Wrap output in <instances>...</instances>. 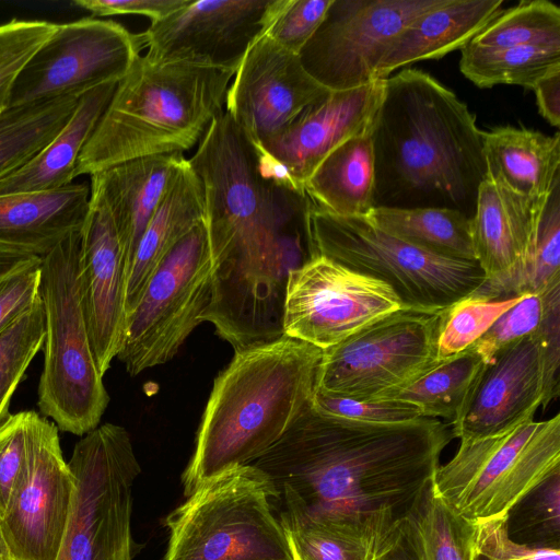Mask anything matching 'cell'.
<instances>
[{
    "label": "cell",
    "mask_w": 560,
    "mask_h": 560,
    "mask_svg": "<svg viewBox=\"0 0 560 560\" xmlns=\"http://www.w3.org/2000/svg\"><path fill=\"white\" fill-rule=\"evenodd\" d=\"M81 96L8 106L0 112V178L30 162L59 133Z\"/></svg>",
    "instance_id": "obj_32"
},
{
    "label": "cell",
    "mask_w": 560,
    "mask_h": 560,
    "mask_svg": "<svg viewBox=\"0 0 560 560\" xmlns=\"http://www.w3.org/2000/svg\"><path fill=\"white\" fill-rule=\"evenodd\" d=\"M164 520V560H292L278 492L256 466L213 475Z\"/></svg>",
    "instance_id": "obj_6"
},
{
    "label": "cell",
    "mask_w": 560,
    "mask_h": 560,
    "mask_svg": "<svg viewBox=\"0 0 560 560\" xmlns=\"http://www.w3.org/2000/svg\"><path fill=\"white\" fill-rule=\"evenodd\" d=\"M142 47L140 34L112 20L84 18L58 24L18 74L9 106L81 96L118 83Z\"/></svg>",
    "instance_id": "obj_13"
},
{
    "label": "cell",
    "mask_w": 560,
    "mask_h": 560,
    "mask_svg": "<svg viewBox=\"0 0 560 560\" xmlns=\"http://www.w3.org/2000/svg\"><path fill=\"white\" fill-rule=\"evenodd\" d=\"M476 553L486 560H560V549L534 547L513 540L505 518L476 522Z\"/></svg>",
    "instance_id": "obj_45"
},
{
    "label": "cell",
    "mask_w": 560,
    "mask_h": 560,
    "mask_svg": "<svg viewBox=\"0 0 560 560\" xmlns=\"http://www.w3.org/2000/svg\"><path fill=\"white\" fill-rule=\"evenodd\" d=\"M212 258L205 221L165 255L126 317L117 358L135 376L170 361L202 323L211 299Z\"/></svg>",
    "instance_id": "obj_11"
},
{
    "label": "cell",
    "mask_w": 560,
    "mask_h": 560,
    "mask_svg": "<svg viewBox=\"0 0 560 560\" xmlns=\"http://www.w3.org/2000/svg\"><path fill=\"white\" fill-rule=\"evenodd\" d=\"M289 0H189L141 33L147 57L235 73Z\"/></svg>",
    "instance_id": "obj_17"
},
{
    "label": "cell",
    "mask_w": 560,
    "mask_h": 560,
    "mask_svg": "<svg viewBox=\"0 0 560 560\" xmlns=\"http://www.w3.org/2000/svg\"><path fill=\"white\" fill-rule=\"evenodd\" d=\"M548 291L524 296L500 315L469 347L475 349L486 362L502 347L535 332L546 312Z\"/></svg>",
    "instance_id": "obj_41"
},
{
    "label": "cell",
    "mask_w": 560,
    "mask_h": 560,
    "mask_svg": "<svg viewBox=\"0 0 560 560\" xmlns=\"http://www.w3.org/2000/svg\"><path fill=\"white\" fill-rule=\"evenodd\" d=\"M45 310L40 298L0 334V427L10 417L11 397L36 353L44 347Z\"/></svg>",
    "instance_id": "obj_36"
},
{
    "label": "cell",
    "mask_w": 560,
    "mask_h": 560,
    "mask_svg": "<svg viewBox=\"0 0 560 560\" xmlns=\"http://www.w3.org/2000/svg\"><path fill=\"white\" fill-rule=\"evenodd\" d=\"M452 439L440 419L368 423L322 413L310 401L252 465L278 492L282 523L358 541L380 560H413L407 521Z\"/></svg>",
    "instance_id": "obj_1"
},
{
    "label": "cell",
    "mask_w": 560,
    "mask_h": 560,
    "mask_svg": "<svg viewBox=\"0 0 560 560\" xmlns=\"http://www.w3.org/2000/svg\"><path fill=\"white\" fill-rule=\"evenodd\" d=\"M560 472V415L529 418L489 438L462 441L439 465L434 492L457 514L472 521L505 518L525 497Z\"/></svg>",
    "instance_id": "obj_9"
},
{
    "label": "cell",
    "mask_w": 560,
    "mask_h": 560,
    "mask_svg": "<svg viewBox=\"0 0 560 560\" xmlns=\"http://www.w3.org/2000/svg\"><path fill=\"white\" fill-rule=\"evenodd\" d=\"M189 0H75L73 4L92 13L94 16L118 14H139L147 16L151 23L158 22Z\"/></svg>",
    "instance_id": "obj_49"
},
{
    "label": "cell",
    "mask_w": 560,
    "mask_h": 560,
    "mask_svg": "<svg viewBox=\"0 0 560 560\" xmlns=\"http://www.w3.org/2000/svg\"><path fill=\"white\" fill-rule=\"evenodd\" d=\"M524 296L505 300H485L468 295L444 311L438 339V360L455 355L478 338Z\"/></svg>",
    "instance_id": "obj_39"
},
{
    "label": "cell",
    "mask_w": 560,
    "mask_h": 560,
    "mask_svg": "<svg viewBox=\"0 0 560 560\" xmlns=\"http://www.w3.org/2000/svg\"><path fill=\"white\" fill-rule=\"evenodd\" d=\"M384 81L331 92L259 148L268 167L298 188L339 144L372 128Z\"/></svg>",
    "instance_id": "obj_21"
},
{
    "label": "cell",
    "mask_w": 560,
    "mask_h": 560,
    "mask_svg": "<svg viewBox=\"0 0 560 560\" xmlns=\"http://www.w3.org/2000/svg\"><path fill=\"white\" fill-rule=\"evenodd\" d=\"M560 66V44L508 48H462L460 72L479 88L515 84L530 89Z\"/></svg>",
    "instance_id": "obj_34"
},
{
    "label": "cell",
    "mask_w": 560,
    "mask_h": 560,
    "mask_svg": "<svg viewBox=\"0 0 560 560\" xmlns=\"http://www.w3.org/2000/svg\"><path fill=\"white\" fill-rule=\"evenodd\" d=\"M560 283V184L544 206L535 244L522 272L508 285L501 300L541 294Z\"/></svg>",
    "instance_id": "obj_37"
},
{
    "label": "cell",
    "mask_w": 560,
    "mask_h": 560,
    "mask_svg": "<svg viewBox=\"0 0 560 560\" xmlns=\"http://www.w3.org/2000/svg\"><path fill=\"white\" fill-rule=\"evenodd\" d=\"M547 198H529L488 178L482 180L470 229L475 258L486 281L470 295L502 299L529 259Z\"/></svg>",
    "instance_id": "obj_22"
},
{
    "label": "cell",
    "mask_w": 560,
    "mask_h": 560,
    "mask_svg": "<svg viewBox=\"0 0 560 560\" xmlns=\"http://www.w3.org/2000/svg\"><path fill=\"white\" fill-rule=\"evenodd\" d=\"M40 258L27 250L0 244V281Z\"/></svg>",
    "instance_id": "obj_51"
},
{
    "label": "cell",
    "mask_w": 560,
    "mask_h": 560,
    "mask_svg": "<svg viewBox=\"0 0 560 560\" xmlns=\"http://www.w3.org/2000/svg\"><path fill=\"white\" fill-rule=\"evenodd\" d=\"M81 232L42 257L39 282L46 336L38 406L59 429L74 435L95 429L109 402L80 303Z\"/></svg>",
    "instance_id": "obj_7"
},
{
    "label": "cell",
    "mask_w": 560,
    "mask_h": 560,
    "mask_svg": "<svg viewBox=\"0 0 560 560\" xmlns=\"http://www.w3.org/2000/svg\"><path fill=\"white\" fill-rule=\"evenodd\" d=\"M400 308L383 281L316 256L288 276L282 334L324 350Z\"/></svg>",
    "instance_id": "obj_15"
},
{
    "label": "cell",
    "mask_w": 560,
    "mask_h": 560,
    "mask_svg": "<svg viewBox=\"0 0 560 560\" xmlns=\"http://www.w3.org/2000/svg\"><path fill=\"white\" fill-rule=\"evenodd\" d=\"M545 349L539 329L499 349L486 361L457 416L453 438L501 434L545 405Z\"/></svg>",
    "instance_id": "obj_19"
},
{
    "label": "cell",
    "mask_w": 560,
    "mask_h": 560,
    "mask_svg": "<svg viewBox=\"0 0 560 560\" xmlns=\"http://www.w3.org/2000/svg\"><path fill=\"white\" fill-rule=\"evenodd\" d=\"M90 188V209L81 232L79 293L91 349L104 375L124 341L127 260L100 188L92 183Z\"/></svg>",
    "instance_id": "obj_20"
},
{
    "label": "cell",
    "mask_w": 560,
    "mask_h": 560,
    "mask_svg": "<svg viewBox=\"0 0 560 560\" xmlns=\"http://www.w3.org/2000/svg\"><path fill=\"white\" fill-rule=\"evenodd\" d=\"M0 560H10V556H9V552H8V549H7V546L4 544L1 533H0Z\"/></svg>",
    "instance_id": "obj_52"
},
{
    "label": "cell",
    "mask_w": 560,
    "mask_h": 560,
    "mask_svg": "<svg viewBox=\"0 0 560 560\" xmlns=\"http://www.w3.org/2000/svg\"><path fill=\"white\" fill-rule=\"evenodd\" d=\"M288 542H289V547H290V551H291V556H292V560H300L295 549L293 548V546L291 545V542L289 541L288 539Z\"/></svg>",
    "instance_id": "obj_53"
},
{
    "label": "cell",
    "mask_w": 560,
    "mask_h": 560,
    "mask_svg": "<svg viewBox=\"0 0 560 560\" xmlns=\"http://www.w3.org/2000/svg\"><path fill=\"white\" fill-rule=\"evenodd\" d=\"M506 526L517 542L560 549V472L517 503L508 514Z\"/></svg>",
    "instance_id": "obj_38"
},
{
    "label": "cell",
    "mask_w": 560,
    "mask_h": 560,
    "mask_svg": "<svg viewBox=\"0 0 560 560\" xmlns=\"http://www.w3.org/2000/svg\"><path fill=\"white\" fill-rule=\"evenodd\" d=\"M188 163L202 187L212 258L202 320L235 348L280 338L288 276L312 258L313 201L268 167L226 112Z\"/></svg>",
    "instance_id": "obj_2"
},
{
    "label": "cell",
    "mask_w": 560,
    "mask_h": 560,
    "mask_svg": "<svg viewBox=\"0 0 560 560\" xmlns=\"http://www.w3.org/2000/svg\"><path fill=\"white\" fill-rule=\"evenodd\" d=\"M27 411L10 415L0 427V518L19 483L26 460Z\"/></svg>",
    "instance_id": "obj_46"
},
{
    "label": "cell",
    "mask_w": 560,
    "mask_h": 560,
    "mask_svg": "<svg viewBox=\"0 0 560 560\" xmlns=\"http://www.w3.org/2000/svg\"><path fill=\"white\" fill-rule=\"evenodd\" d=\"M483 363V358L468 347L455 355L438 360L411 382L377 400L411 404L423 417L442 418L451 425Z\"/></svg>",
    "instance_id": "obj_31"
},
{
    "label": "cell",
    "mask_w": 560,
    "mask_h": 560,
    "mask_svg": "<svg viewBox=\"0 0 560 560\" xmlns=\"http://www.w3.org/2000/svg\"><path fill=\"white\" fill-rule=\"evenodd\" d=\"M446 0H332L299 57L331 92L375 82L378 63L394 39L418 16Z\"/></svg>",
    "instance_id": "obj_14"
},
{
    "label": "cell",
    "mask_w": 560,
    "mask_h": 560,
    "mask_svg": "<svg viewBox=\"0 0 560 560\" xmlns=\"http://www.w3.org/2000/svg\"><path fill=\"white\" fill-rule=\"evenodd\" d=\"M476 522L453 511L433 490L423 492L406 526L413 560H475Z\"/></svg>",
    "instance_id": "obj_33"
},
{
    "label": "cell",
    "mask_w": 560,
    "mask_h": 560,
    "mask_svg": "<svg viewBox=\"0 0 560 560\" xmlns=\"http://www.w3.org/2000/svg\"><path fill=\"white\" fill-rule=\"evenodd\" d=\"M322 349L282 336L235 351L215 377L182 474L187 497L205 479L259 458L308 406Z\"/></svg>",
    "instance_id": "obj_4"
},
{
    "label": "cell",
    "mask_w": 560,
    "mask_h": 560,
    "mask_svg": "<svg viewBox=\"0 0 560 560\" xmlns=\"http://www.w3.org/2000/svg\"><path fill=\"white\" fill-rule=\"evenodd\" d=\"M545 349V407L559 396L560 284L548 292L544 318L538 327Z\"/></svg>",
    "instance_id": "obj_48"
},
{
    "label": "cell",
    "mask_w": 560,
    "mask_h": 560,
    "mask_svg": "<svg viewBox=\"0 0 560 560\" xmlns=\"http://www.w3.org/2000/svg\"><path fill=\"white\" fill-rule=\"evenodd\" d=\"M40 264L42 258L0 281V334L38 299Z\"/></svg>",
    "instance_id": "obj_47"
},
{
    "label": "cell",
    "mask_w": 560,
    "mask_h": 560,
    "mask_svg": "<svg viewBox=\"0 0 560 560\" xmlns=\"http://www.w3.org/2000/svg\"><path fill=\"white\" fill-rule=\"evenodd\" d=\"M332 0H289L265 33L284 49L299 55L323 22Z\"/></svg>",
    "instance_id": "obj_44"
},
{
    "label": "cell",
    "mask_w": 560,
    "mask_h": 560,
    "mask_svg": "<svg viewBox=\"0 0 560 560\" xmlns=\"http://www.w3.org/2000/svg\"><path fill=\"white\" fill-rule=\"evenodd\" d=\"M487 177L520 195L546 199L560 184V135L512 126L482 133Z\"/></svg>",
    "instance_id": "obj_26"
},
{
    "label": "cell",
    "mask_w": 560,
    "mask_h": 560,
    "mask_svg": "<svg viewBox=\"0 0 560 560\" xmlns=\"http://www.w3.org/2000/svg\"><path fill=\"white\" fill-rule=\"evenodd\" d=\"M74 494L58 560H135L132 489L141 472L128 431L105 423L74 445Z\"/></svg>",
    "instance_id": "obj_10"
},
{
    "label": "cell",
    "mask_w": 560,
    "mask_h": 560,
    "mask_svg": "<svg viewBox=\"0 0 560 560\" xmlns=\"http://www.w3.org/2000/svg\"><path fill=\"white\" fill-rule=\"evenodd\" d=\"M444 311L404 307L322 350L315 389L330 396L377 400L405 386L438 361Z\"/></svg>",
    "instance_id": "obj_12"
},
{
    "label": "cell",
    "mask_w": 560,
    "mask_h": 560,
    "mask_svg": "<svg viewBox=\"0 0 560 560\" xmlns=\"http://www.w3.org/2000/svg\"><path fill=\"white\" fill-rule=\"evenodd\" d=\"M560 44V8L547 0H524L502 12L467 45L508 48Z\"/></svg>",
    "instance_id": "obj_35"
},
{
    "label": "cell",
    "mask_w": 560,
    "mask_h": 560,
    "mask_svg": "<svg viewBox=\"0 0 560 560\" xmlns=\"http://www.w3.org/2000/svg\"><path fill=\"white\" fill-rule=\"evenodd\" d=\"M117 83L83 94L59 133L30 162L0 178V196L58 189L72 184L79 158L102 118Z\"/></svg>",
    "instance_id": "obj_28"
},
{
    "label": "cell",
    "mask_w": 560,
    "mask_h": 560,
    "mask_svg": "<svg viewBox=\"0 0 560 560\" xmlns=\"http://www.w3.org/2000/svg\"><path fill=\"white\" fill-rule=\"evenodd\" d=\"M540 115L555 127L560 126V66L549 70L532 88Z\"/></svg>",
    "instance_id": "obj_50"
},
{
    "label": "cell",
    "mask_w": 560,
    "mask_h": 560,
    "mask_svg": "<svg viewBox=\"0 0 560 560\" xmlns=\"http://www.w3.org/2000/svg\"><path fill=\"white\" fill-rule=\"evenodd\" d=\"M312 258L322 256L386 283L406 308L440 312L474 293L486 276L477 261L442 257L372 224L313 205Z\"/></svg>",
    "instance_id": "obj_8"
},
{
    "label": "cell",
    "mask_w": 560,
    "mask_h": 560,
    "mask_svg": "<svg viewBox=\"0 0 560 560\" xmlns=\"http://www.w3.org/2000/svg\"><path fill=\"white\" fill-rule=\"evenodd\" d=\"M313 203L340 217H365L374 206L371 129L335 148L304 184Z\"/></svg>",
    "instance_id": "obj_29"
},
{
    "label": "cell",
    "mask_w": 560,
    "mask_h": 560,
    "mask_svg": "<svg viewBox=\"0 0 560 560\" xmlns=\"http://www.w3.org/2000/svg\"><path fill=\"white\" fill-rule=\"evenodd\" d=\"M475 560H486V559H483L482 557H480V556H478V555H477V556H476V558H475Z\"/></svg>",
    "instance_id": "obj_54"
},
{
    "label": "cell",
    "mask_w": 560,
    "mask_h": 560,
    "mask_svg": "<svg viewBox=\"0 0 560 560\" xmlns=\"http://www.w3.org/2000/svg\"><path fill=\"white\" fill-rule=\"evenodd\" d=\"M311 405L317 411L347 420L397 424L422 418L413 405L399 400H355L324 394L314 388Z\"/></svg>",
    "instance_id": "obj_42"
},
{
    "label": "cell",
    "mask_w": 560,
    "mask_h": 560,
    "mask_svg": "<svg viewBox=\"0 0 560 560\" xmlns=\"http://www.w3.org/2000/svg\"><path fill=\"white\" fill-rule=\"evenodd\" d=\"M232 75L139 56L117 83L79 158L75 177L139 158L191 149L223 113Z\"/></svg>",
    "instance_id": "obj_5"
},
{
    "label": "cell",
    "mask_w": 560,
    "mask_h": 560,
    "mask_svg": "<svg viewBox=\"0 0 560 560\" xmlns=\"http://www.w3.org/2000/svg\"><path fill=\"white\" fill-rule=\"evenodd\" d=\"M88 184L0 196V244L48 254L73 233L81 232L90 209Z\"/></svg>",
    "instance_id": "obj_23"
},
{
    "label": "cell",
    "mask_w": 560,
    "mask_h": 560,
    "mask_svg": "<svg viewBox=\"0 0 560 560\" xmlns=\"http://www.w3.org/2000/svg\"><path fill=\"white\" fill-rule=\"evenodd\" d=\"M73 494L74 477L62 455L58 427L27 411L25 465L0 518L10 560H58Z\"/></svg>",
    "instance_id": "obj_16"
},
{
    "label": "cell",
    "mask_w": 560,
    "mask_h": 560,
    "mask_svg": "<svg viewBox=\"0 0 560 560\" xmlns=\"http://www.w3.org/2000/svg\"><path fill=\"white\" fill-rule=\"evenodd\" d=\"M58 24L12 20L0 25V112L9 106L13 83Z\"/></svg>",
    "instance_id": "obj_40"
},
{
    "label": "cell",
    "mask_w": 560,
    "mask_h": 560,
    "mask_svg": "<svg viewBox=\"0 0 560 560\" xmlns=\"http://www.w3.org/2000/svg\"><path fill=\"white\" fill-rule=\"evenodd\" d=\"M503 0H446L412 21L392 43L375 80L410 63L439 59L465 47L501 12Z\"/></svg>",
    "instance_id": "obj_25"
},
{
    "label": "cell",
    "mask_w": 560,
    "mask_h": 560,
    "mask_svg": "<svg viewBox=\"0 0 560 560\" xmlns=\"http://www.w3.org/2000/svg\"><path fill=\"white\" fill-rule=\"evenodd\" d=\"M365 218L378 229L429 253L476 261L470 219L457 210L374 207Z\"/></svg>",
    "instance_id": "obj_30"
},
{
    "label": "cell",
    "mask_w": 560,
    "mask_h": 560,
    "mask_svg": "<svg viewBox=\"0 0 560 560\" xmlns=\"http://www.w3.org/2000/svg\"><path fill=\"white\" fill-rule=\"evenodd\" d=\"M482 133L432 75L405 69L388 77L371 128L374 206L445 208L471 219L487 177Z\"/></svg>",
    "instance_id": "obj_3"
},
{
    "label": "cell",
    "mask_w": 560,
    "mask_h": 560,
    "mask_svg": "<svg viewBox=\"0 0 560 560\" xmlns=\"http://www.w3.org/2000/svg\"><path fill=\"white\" fill-rule=\"evenodd\" d=\"M281 524L300 560H380L358 541L310 526Z\"/></svg>",
    "instance_id": "obj_43"
},
{
    "label": "cell",
    "mask_w": 560,
    "mask_h": 560,
    "mask_svg": "<svg viewBox=\"0 0 560 560\" xmlns=\"http://www.w3.org/2000/svg\"><path fill=\"white\" fill-rule=\"evenodd\" d=\"M225 96V112L260 147L331 91L266 34L249 48Z\"/></svg>",
    "instance_id": "obj_18"
},
{
    "label": "cell",
    "mask_w": 560,
    "mask_h": 560,
    "mask_svg": "<svg viewBox=\"0 0 560 560\" xmlns=\"http://www.w3.org/2000/svg\"><path fill=\"white\" fill-rule=\"evenodd\" d=\"M183 153L130 160L91 175L121 240L127 272L138 243L183 163Z\"/></svg>",
    "instance_id": "obj_24"
},
{
    "label": "cell",
    "mask_w": 560,
    "mask_h": 560,
    "mask_svg": "<svg viewBox=\"0 0 560 560\" xmlns=\"http://www.w3.org/2000/svg\"><path fill=\"white\" fill-rule=\"evenodd\" d=\"M203 221L202 187L186 159L149 221L129 265L126 317L139 302L149 279L165 255L182 237Z\"/></svg>",
    "instance_id": "obj_27"
}]
</instances>
